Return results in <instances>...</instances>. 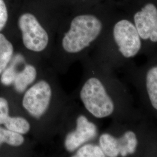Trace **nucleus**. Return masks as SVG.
I'll use <instances>...</instances> for the list:
<instances>
[{"label":"nucleus","instance_id":"obj_8","mask_svg":"<svg viewBox=\"0 0 157 157\" xmlns=\"http://www.w3.org/2000/svg\"><path fill=\"white\" fill-rule=\"evenodd\" d=\"M98 133L97 124L86 116L80 115L76 120V129L66 137L65 147L68 151H74L84 144L94 140Z\"/></svg>","mask_w":157,"mask_h":157},{"label":"nucleus","instance_id":"obj_7","mask_svg":"<svg viewBox=\"0 0 157 157\" xmlns=\"http://www.w3.org/2000/svg\"><path fill=\"white\" fill-rule=\"evenodd\" d=\"M51 95L50 84L44 80H41L26 92L23 98V106L32 116L40 118L49 107Z\"/></svg>","mask_w":157,"mask_h":157},{"label":"nucleus","instance_id":"obj_10","mask_svg":"<svg viewBox=\"0 0 157 157\" xmlns=\"http://www.w3.org/2000/svg\"><path fill=\"white\" fill-rule=\"evenodd\" d=\"M1 124L6 129L21 135L27 133L30 129L27 120L22 117H11L9 114L0 113V124Z\"/></svg>","mask_w":157,"mask_h":157},{"label":"nucleus","instance_id":"obj_5","mask_svg":"<svg viewBox=\"0 0 157 157\" xmlns=\"http://www.w3.org/2000/svg\"><path fill=\"white\" fill-rule=\"evenodd\" d=\"M112 37L118 52L115 67H124L140 52L143 47L140 37L135 25L126 19L115 25Z\"/></svg>","mask_w":157,"mask_h":157},{"label":"nucleus","instance_id":"obj_9","mask_svg":"<svg viewBox=\"0 0 157 157\" xmlns=\"http://www.w3.org/2000/svg\"><path fill=\"white\" fill-rule=\"evenodd\" d=\"M136 28L141 39L151 44H157V8L148 4L134 16Z\"/></svg>","mask_w":157,"mask_h":157},{"label":"nucleus","instance_id":"obj_4","mask_svg":"<svg viewBox=\"0 0 157 157\" xmlns=\"http://www.w3.org/2000/svg\"><path fill=\"white\" fill-rule=\"evenodd\" d=\"M102 29L101 21L94 16H78L73 19L69 30L63 38V48L69 53L79 52L98 38Z\"/></svg>","mask_w":157,"mask_h":157},{"label":"nucleus","instance_id":"obj_17","mask_svg":"<svg viewBox=\"0 0 157 157\" xmlns=\"http://www.w3.org/2000/svg\"><path fill=\"white\" fill-rule=\"evenodd\" d=\"M0 113L9 114V106L8 101L2 97H0Z\"/></svg>","mask_w":157,"mask_h":157},{"label":"nucleus","instance_id":"obj_15","mask_svg":"<svg viewBox=\"0 0 157 157\" xmlns=\"http://www.w3.org/2000/svg\"><path fill=\"white\" fill-rule=\"evenodd\" d=\"M16 61L14 59L13 63L2 72L1 78V83L5 86H10L13 83L17 72L15 69Z\"/></svg>","mask_w":157,"mask_h":157},{"label":"nucleus","instance_id":"obj_11","mask_svg":"<svg viewBox=\"0 0 157 157\" xmlns=\"http://www.w3.org/2000/svg\"><path fill=\"white\" fill-rule=\"evenodd\" d=\"M37 72L35 67L27 65L22 71L17 72L13 84L15 90L19 93H22L36 78Z\"/></svg>","mask_w":157,"mask_h":157},{"label":"nucleus","instance_id":"obj_2","mask_svg":"<svg viewBox=\"0 0 157 157\" xmlns=\"http://www.w3.org/2000/svg\"><path fill=\"white\" fill-rule=\"evenodd\" d=\"M99 145L105 157H157V125L146 113L115 121L111 130L100 136Z\"/></svg>","mask_w":157,"mask_h":157},{"label":"nucleus","instance_id":"obj_16","mask_svg":"<svg viewBox=\"0 0 157 157\" xmlns=\"http://www.w3.org/2000/svg\"><path fill=\"white\" fill-rule=\"evenodd\" d=\"M8 20V12L4 0H0V31H1Z\"/></svg>","mask_w":157,"mask_h":157},{"label":"nucleus","instance_id":"obj_12","mask_svg":"<svg viewBox=\"0 0 157 157\" xmlns=\"http://www.w3.org/2000/svg\"><path fill=\"white\" fill-rule=\"evenodd\" d=\"M13 52V45L4 35L0 33V74L6 69L11 59Z\"/></svg>","mask_w":157,"mask_h":157},{"label":"nucleus","instance_id":"obj_3","mask_svg":"<svg viewBox=\"0 0 157 157\" xmlns=\"http://www.w3.org/2000/svg\"><path fill=\"white\" fill-rule=\"evenodd\" d=\"M123 69L138 94L141 109L157 122V56L140 66L130 62Z\"/></svg>","mask_w":157,"mask_h":157},{"label":"nucleus","instance_id":"obj_6","mask_svg":"<svg viewBox=\"0 0 157 157\" xmlns=\"http://www.w3.org/2000/svg\"><path fill=\"white\" fill-rule=\"evenodd\" d=\"M18 23L26 48L35 52L44 50L48 43V36L36 17L31 13H24Z\"/></svg>","mask_w":157,"mask_h":157},{"label":"nucleus","instance_id":"obj_13","mask_svg":"<svg viewBox=\"0 0 157 157\" xmlns=\"http://www.w3.org/2000/svg\"><path fill=\"white\" fill-rule=\"evenodd\" d=\"M22 135L0 127V146L2 143H6L14 147L21 146L24 142Z\"/></svg>","mask_w":157,"mask_h":157},{"label":"nucleus","instance_id":"obj_1","mask_svg":"<svg viewBox=\"0 0 157 157\" xmlns=\"http://www.w3.org/2000/svg\"><path fill=\"white\" fill-rule=\"evenodd\" d=\"M90 75L80 91L87 111L97 119L113 118L124 121L139 118L144 111L134 106L132 96L125 84L109 73Z\"/></svg>","mask_w":157,"mask_h":157},{"label":"nucleus","instance_id":"obj_14","mask_svg":"<svg viewBox=\"0 0 157 157\" xmlns=\"http://www.w3.org/2000/svg\"><path fill=\"white\" fill-rule=\"evenodd\" d=\"M74 157H105V155L99 144L86 143L78 148Z\"/></svg>","mask_w":157,"mask_h":157}]
</instances>
